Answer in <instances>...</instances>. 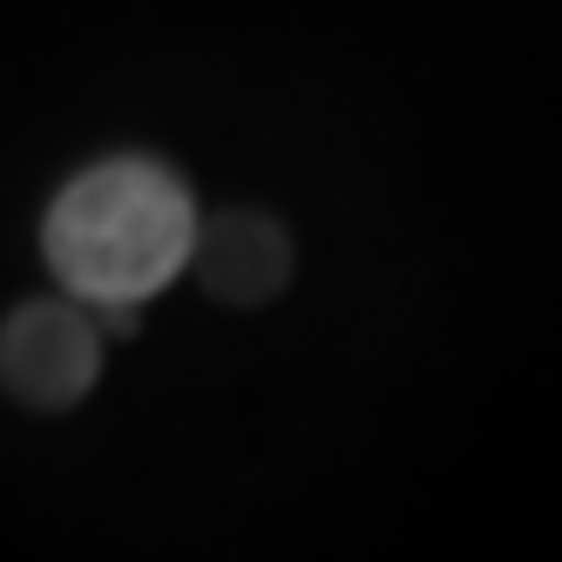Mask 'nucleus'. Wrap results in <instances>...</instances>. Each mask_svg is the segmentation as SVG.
<instances>
[{
  "mask_svg": "<svg viewBox=\"0 0 562 562\" xmlns=\"http://www.w3.org/2000/svg\"><path fill=\"white\" fill-rule=\"evenodd\" d=\"M196 258V204L156 164H95L48 211V265L95 305H136Z\"/></svg>",
  "mask_w": 562,
  "mask_h": 562,
  "instance_id": "nucleus-1",
  "label": "nucleus"
},
{
  "mask_svg": "<svg viewBox=\"0 0 562 562\" xmlns=\"http://www.w3.org/2000/svg\"><path fill=\"white\" fill-rule=\"evenodd\" d=\"M0 380H8L27 407H68L95 380V333L89 318L61 305H21L14 326L0 333Z\"/></svg>",
  "mask_w": 562,
  "mask_h": 562,
  "instance_id": "nucleus-2",
  "label": "nucleus"
},
{
  "mask_svg": "<svg viewBox=\"0 0 562 562\" xmlns=\"http://www.w3.org/2000/svg\"><path fill=\"white\" fill-rule=\"evenodd\" d=\"M196 271H204V285L217 299L258 305L285 285V237L251 211H224L211 224H196Z\"/></svg>",
  "mask_w": 562,
  "mask_h": 562,
  "instance_id": "nucleus-3",
  "label": "nucleus"
}]
</instances>
